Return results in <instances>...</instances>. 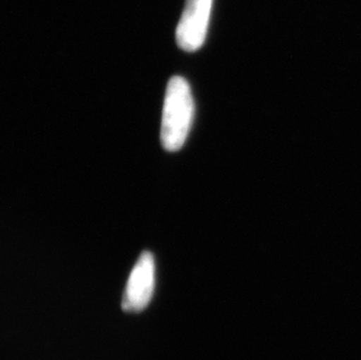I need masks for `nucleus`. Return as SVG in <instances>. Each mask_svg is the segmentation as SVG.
<instances>
[{
    "label": "nucleus",
    "instance_id": "f257e3e1",
    "mask_svg": "<svg viewBox=\"0 0 361 360\" xmlns=\"http://www.w3.org/2000/svg\"><path fill=\"white\" fill-rule=\"evenodd\" d=\"M195 116V100L188 82L173 76L167 83L161 117V140L164 149L178 151L184 145Z\"/></svg>",
    "mask_w": 361,
    "mask_h": 360
},
{
    "label": "nucleus",
    "instance_id": "f03ea898",
    "mask_svg": "<svg viewBox=\"0 0 361 360\" xmlns=\"http://www.w3.org/2000/svg\"><path fill=\"white\" fill-rule=\"evenodd\" d=\"M156 286V263L150 252L140 254L126 282L122 308L126 313H140L154 296Z\"/></svg>",
    "mask_w": 361,
    "mask_h": 360
},
{
    "label": "nucleus",
    "instance_id": "7ed1b4c3",
    "mask_svg": "<svg viewBox=\"0 0 361 360\" xmlns=\"http://www.w3.org/2000/svg\"><path fill=\"white\" fill-rule=\"evenodd\" d=\"M213 0H186L176 37L185 52L200 49L207 37Z\"/></svg>",
    "mask_w": 361,
    "mask_h": 360
}]
</instances>
